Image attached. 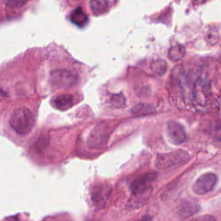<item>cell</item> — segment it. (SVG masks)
Wrapping results in <instances>:
<instances>
[{"instance_id": "cell-1", "label": "cell", "mask_w": 221, "mask_h": 221, "mask_svg": "<svg viewBox=\"0 0 221 221\" xmlns=\"http://www.w3.org/2000/svg\"><path fill=\"white\" fill-rule=\"evenodd\" d=\"M35 117L29 109L19 107L11 114L9 124L11 128L18 135H25L29 133L35 125Z\"/></svg>"}, {"instance_id": "cell-2", "label": "cell", "mask_w": 221, "mask_h": 221, "mask_svg": "<svg viewBox=\"0 0 221 221\" xmlns=\"http://www.w3.org/2000/svg\"><path fill=\"white\" fill-rule=\"evenodd\" d=\"M189 155L187 151L179 149L170 153H161L156 157V167L161 170H165L184 164L189 159Z\"/></svg>"}, {"instance_id": "cell-3", "label": "cell", "mask_w": 221, "mask_h": 221, "mask_svg": "<svg viewBox=\"0 0 221 221\" xmlns=\"http://www.w3.org/2000/svg\"><path fill=\"white\" fill-rule=\"evenodd\" d=\"M77 74L66 69H55L51 71L49 82L55 89H68L78 83Z\"/></svg>"}, {"instance_id": "cell-4", "label": "cell", "mask_w": 221, "mask_h": 221, "mask_svg": "<svg viewBox=\"0 0 221 221\" xmlns=\"http://www.w3.org/2000/svg\"><path fill=\"white\" fill-rule=\"evenodd\" d=\"M110 134L108 125L104 123L98 124L90 133L87 144L90 148L103 149L106 146Z\"/></svg>"}, {"instance_id": "cell-5", "label": "cell", "mask_w": 221, "mask_h": 221, "mask_svg": "<svg viewBox=\"0 0 221 221\" xmlns=\"http://www.w3.org/2000/svg\"><path fill=\"white\" fill-rule=\"evenodd\" d=\"M157 177L154 172L147 173L138 178L132 184V195H150L152 192V183Z\"/></svg>"}, {"instance_id": "cell-6", "label": "cell", "mask_w": 221, "mask_h": 221, "mask_svg": "<svg viewBox=\"0 0 221 221\" xmlns=\"http://www.w3.org/2000/svg\"><path fill=\"white\" fill-rule=\"evenodd\" d=\"M218 180L217 175L212 173L203 174L196 179L192 189L196 195H203L212 191Z\"/></svg>"}, {"instance_id": "cell-7", "label": "cell", "mask_w": 221, "mask_h": 221, "mask_svg": "<svg viewBox=\"0 0 221 221\" xmlns=\"http://www.w3.org/2000/svg\"><path fill=\"white\" fill-rule=\"evenodd\" d=\"M167 131L169 137L174 144L180 145L187 140V134L184 127L175 121L168 122Z\"/></svg>"}, {"instance_id": "cell-8", "label": "cell", "mask_w": 221, "mask_h": 221, "mask_svg": "<svg viewBox=\"0 0 221 221\" xmlns=\"http://www.w3.org/2000/svg\"><path fill=\"white\" fill-rule=\"evenodd\" d=\"M110 190L106 185H97L91 191V199L99 209L103 208L110 195Z\"/></svg>"}, {"instance_id": "cell-9", "label": "cell", "mask_w": 221, "mask_h": 221, "mask_svg": "<svg viewBox=\"0 0 221 221\" xmlns=\"http://www.w3.org/2000/svg\"><path fill=\"white\" fill-rule=\"evenodd\" d=\"M75 98L72 95H63L55 97L51 100V105L59 110H66L73 106Z\"/></svg>"}, {"instance_id": "cell-10", "label": "cell", "mask_w": 221, "mask_h": 221, "mask_svg": "<svg viewBox=\"0 0 221 221\" xmlns=\"http://www.w3.org/2000/svg\"><path fill=\"white\" fill-rule=\"evenodd\" d=\"M207 91L206 84L202 81H198L195 87V95L196 101L202 106L206 105L207 101Z\"/></svg>"}, {"instance_id": "cell-11", "label": "cell", "mask_w": 221, "mask_h": 221, "mask_svg": "<svg viewBox=\"0 0 221 221\" xmlns=\"http://www.w3.org/2000/svg\"><path fill=\"white\" fill-rule=\"evenodd\" d=\"M90 7L93 13L101 14L108 10L109 0H90Z\"/></svg>"}, {"instance_id": "cell-12", "label": "cell", "mask_w": 221, "mask_h": 221, "mask_svg": "<svg viewBox=\"0 0 221 221\" xmlns=\"http://www.w3.org/2000/svg\"><path fill=\"white\" fill-rule=\"evenodd\" d=\"M185 54V48L182 45L173 46L169 51L168 58L172 62H178L184 57Z\"/></svg>"}, {"instance_id": "cell-13", "label": "cell", "mask_w": 221, "mask_h": 221, "mask_svg": "<svg viewBox=\"0 0 221 221\" xmlns=\"http://www.w3.org/2000/svg\"><path fill=\"white\" fill-rule=\"evenodd\" d=\"M150 68L157 75H163L167 70V63L164 60H156L151 63Z\"/></svg>"}, {"instance_id": "cell-14", "label": "cell", "mask_w": 221, "mask_h": 221, "mask_svg": "<svg viewBox=\"0 0 221 221\" xmlns=\"http://www.w3.org/2000/svg\"><path fill=\"white\" fill-rule=\"evenodd\" d=\"M198 208H199V206L195 202H188L186 203H184V204L181 207V209H180V212L182 216L187 217L189 215H191L196 212Z\"/></svg>"}, {"instance_id": "cell-15", "label": "cell", "mask_w": 221, "mask_h": 221, "mask_svg": "<svg viewBox=\"0 0 221 221\" xmlns=\"http://www.w3.org/2000/svg\"><path fill=\"white\" fill-rule=\"evenodd\" d=\"M154 111V108L150 105L147 103H139L136 105L132 109V112L137 115H143L150 114Z\"/></svg>"}, {"instance_id": "cell-16", "label": "cell", "mask_w": 221, "mask_h": 221, "mask_svg": "<svg viewBox=\"0 0 221 221\" xmlns=\"http://www.w3.org/2000/svg\"><path fill=\"white\" fill-rule=\"evenodd\" d=\"M110 102L114 108H123L125 107L126 100L123 94H114L110 98Z\"/></svg>"}, {"instance_id": "cell-17", "label": "cell", "mask_w": 221, "mask_h": 221, "mask_svg": "<svg viewBox=\"0 0 221 221\" xmlns=\"http://www.w3.org/2000/svg\"><path fill=\"white\" fill-rule=\"evenodd\" d=\"M71 20L77 25H83L87 21V17L82 10L77 9L72 13Z\"/></svg>"}, {"instance_id": "cell-18", "label": "cell", "mask_w": 221, "mask_h": 221, "mask_svg": "<svg viewBox=\"0 0 221 221\" xmlns=\"http://www.w3.org/2000/svg\"><path fill=\"white\" fill-rule=\"evenodd\" d=\"M28 0H8L7 5L8 7L13 9H18L24 6Z\"/></svg>"}, {"instance_id": "cell-19", "label": "cell", "mask_w": 221, "mask_h": 221, "mask_svg": "<svg viewBox=\"0 0 221 221\" xmlns=\"http://www.w3.org/2000/svg\"><path fill=\"white\" fill-rule=\"evenodd\" d=\"M191 221H216V219H215L214 217L211 216V215H205L196 217L193 220H191Z\"/></svg>"}]
</instances>
